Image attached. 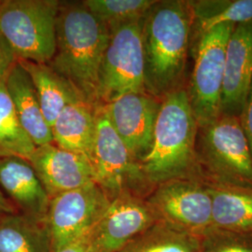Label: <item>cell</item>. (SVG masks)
<instances>
[{"instance_id": "obj_14", "label": "cell", "mask_w": 252, "mask_h": 252, "mask_svg": "<svg viewBox=\"0 0 252 252\" xmlns=\"http://www.w3.org/2000/svg\"><path fill=\"white\" fill-rule=\"evenodd\" d=\"M252 83V20L235 25L226 47L221 114L239 117Z\"/></svg>"}, {"instance_id": "obj_11", "label": "cell", "mask_w": 252, "mask_h": 252, "mask_svg": "<svg viewBox=\"0 0 252 252\" xmlns=\"http://www.w3.org/2000/svg\"><path fill=\"white\" fill-rule=\"evenodd\" d=\"M158 221L146 198L129 193L112 199L87 236V252H120Z\"/></svg>"}, {"instance_id": "obj_8", "label": "cell", "mask_w": 252, "mask_h": 252, "mask_svg": "<svg viewBox=\"0 0 252 252\" xmlns=\"http://www.w3.org/2000/svg\"><path fill=\"white\" fill-rule=\"evenodd\" d=\"M144 18L118 27L110 37L101 63L100 106L127 93L146 92L142 27Z\"/></svg>"}, {"instance_id": "obj_20", "label": "cell", "mask_w": 252, "mask_h": 252, "mask_svg": "<svg viewBox=\"0 0 252 252\" xmlns=\"http://www.w3.org/2000/svg\"><path fill=\"white\" fill-rule=\"evenodd\" d=\"M0 252H52L45 221L21 212L0 220Z\"/></svg>"}, {"instance_id": "obj_24", "label": "cell", "mask_w": 252, "mask_h": 252, "mask_svg": "<svg viewBox=\"0 0 252 252\" xmlns=\"http://www.w3.org/2000/svg\"><path fill=\"white\" fill-rule=\"evenodd\" d=\"M156 0H84L83 5L108 28L118 27L144 18Z\"/></svg>"}, {"instance_id": "obj_7", "label": "cell", "mask_w": 252, "mask_h": 252, "mask_svg": "<svg viewBox=\"0 0 252 252\" xmlns=\"http://www.w3.org/2000/svg\"><path fill=\"white\" fill-rule=\"evenodd\" d=\"M91 162L94 182L109 198L124 193L147 198L154 187L147 180L141 163L117 135L104 106L96 108V128Z\"/></svg>"}, {"instance_id": "obj_9", "label": "cell", "mask_w": 252, "mask_h": 252, "mask_svg": "<svg viewBox=\"0 0 252 252\" xmlns=\"http://www.w3.org/2000/svg\"><path fill=\"white\" fill-rule=\"evenodd\" d=\"M111 199L95 182L51 199L46 217L52 252H62L90 234Z\"/></svg>"}, {"instance_id": "obj_23", "label": "cell", "mask_w": 252, "mask_h": 252, "mask_svg": "<svg viewBox=\"0 0 252 252\" xmlns=\"http://www.w3.org/2000/svg\"><path fill=\"white\" fill-rule=\"evenodd\" d=\"M35 149L20 124L5 80L0 81V158L14 156L29 161Z\"/></svg>"}, {"instance_id": "obj_13", "label": "cell", "mask_w": 252, "mask_h": 252, "mask_svg": "<svg viewBox=\"0 0 252 252\" xmlns=\"http://www.w3.org/2000/svg\"><path fill=\"white\" fill-rule=\"evenodd\" d=\"M29 162L50 199L94 182L90 160L52 144L36 147Z\"/></svg>"}, {"instance_id": "obj_16", "label": "cell", "mask_w": 252, "mask_h": 252, "mask_svg": "<svg viewBox=\"0 0 252 252\" xmlns=\"http://www.w3.org/2000/svg\"><path fill=\"white\" fill-rule=\"evenodd\" d=\"M5 84L20 124L35 146L54 143L52 128L43 116L34 83L18 61L7 75Z\"/></svg>"}, {"instance_id": "obj_3", "label": "cell", "mask_w": 252, "mask_h": 252, "mask_svg": "<svg viewBox=\"0 0 252 252\" xmlns=\"http://www.w3.org/2000/svg\"><path fill=\"white\" fill-rule=\"evenodd\" d=\"M198 129L186 86L162 100L152 147L140 162L147 180L154 188L175 179L201 180L195 153Z\"/></svg>"}, {"instance_id": "obj_21", "label": "cell", "mask_w": 252, "mask_h": 252, "mask_svg": "<svg viewBox=\"0 0 252 252\" xmlns=\"http://www.w3.org/2000/svg\"><path fill=\"white\" fill-rule=\"evenodd\" d=\"M189 5L192 16L190 45L217 26L252 20V0H189Z\"/></svg>"}, {"instance_id": "obj_27", "label": "cell", "mask_w": 252, "mask_h": 252, "mask_svg": "<svg viewBox=\"0 0 252 252\" xmlns=\"http://www.w3.org/2000/svg\"><path fill=\"white\" fill-rule=\"evenodd\" d=\"M239 119L252 156V83Z\"/></svg>"}, {"instance_id": "obj_15", "label": "cell", "mask_w": 252, "mask_h": 252, "mask_svg": "<svg viewBox=\"0 0 252 252\" xmlns=\"http://www.w3.org/2000/svg\"><path fill=\"white\" fill-rule=\"evenodd\" d=\"M0 189L19 212L45 221L51 199L29 161L14 156L0 158Z\"/></svg>"}, {"instance_id": "obj_10", "label": "cell", "mask_w": 252, "mask_h": 252, "mask_svg": "<svg viewBox=\"0 0 252 252\" xmlns=\"http://www.w3.org/2000/svg\"><path fill=\"white\" fill-rule=\"evenodd\" d=\"M158 220L188 234L203 236L213 229L212 200L207 184L175 179L155 186L146 198Z\"/></svg>"}, {"instance_id": "obj_19", "label": "cell", "mask_w": 252, "mask_h": 252, "mask_svg": "<svg viewBox=\"0 0 252 252\" xmlns=\"http://www.w3.org/2000/svg\"><path fill=\"white\" fill-rule=\"evenodd\" d=\"M18 62L32 79L43 116L51 128L63 108L83 99L72 84L55 72L48 63L23 60Z\"/></svg>"}, {"instance_id": "obj_12", "label": "cell", "mask_w": 252, "mask_h": 252, "mask_svg": "<svg viewBox=\"0 0 252 252\" xmlns=\"http://www.w3.org/2000/svg\"><path fill=\"white\" fill-rule=\"evenodd\" d=\"M162 100L147 92L127 93L103 105L110 125L137 161L150 152Z\"/></svg>"}, {"instance_id": "obj_25", "label": "cell", "mask_w": 252, "mask_h": 252, "mask_svg": "<svg viewBox=\"0 0 252 252\" xmlns=\"http://www.w3.org/2000/svg\"><path fill=\"white\" fill-rule=\"evenodd\" d=\"M200 252H252V234L211 229L202 236Z\"/></svg>"}, {"instance_id": "obj_2", "label": "cell", "mask_w": 252, "mask_h": 252, "mask_svg": "<svg viewBox=\"0 0 252 252\" xmlns=\"http://www.w3.org/2000/svg\"><path fill=\"white\" fill-rule=\"evenodd\" d=\"M109 37V30L82 1H60L56 47L48 64L95 108L100 106V67Z\"/></svg>"}, {"instance_id": "obj_18", "label": "cell", "mask_w": 252, "mask_h": 252, "mask_svg": "<svg viewBox=\"0 0 252 252\" xmlns=\"http://www.w3.org/2000/svg\"><path fill=\"white\" fill-rule=\"evenodd\" d=\"M212 200V221L217 230L252 234V189L207 184Z\"/></svg>"}, {"instance_id": "obj_4", "label": "cell", "mask_w": 252, "mask_h": 252, "mask_svg": "<svg viewBox=\"0 0 252 252\" xmlns=\"http://www.w3.org/2000/svg\"><path fill=\"white\" fill-rule=\"evenodd\" d=\"M196 162L206 184L252 189V156L240 119L220 114L199 127Z\"/></svg>"}, {"instance_id": "obj_6", "label": "cell", "mask_w": 252, "mask_h": 252, "mask_svg": "<svg viewBox=\"0 0 252 252\" xmlns=\"http://www.w3.org/2000/svg\"><path fill=\"white\" fill-rule=\"evenodd\" d=\"M234 26L223 24L213 27L189 48L194 63L186 81V91L199 127L207 126L221 114L226 47Z\"/></svg>"}, {"instance_id": "obj_28", "label": "cell", "mask_w": 252, "mask_h": 252, "mask_svg": "<svg viewBox=\"0 0 252 252\" xmlns=\"http://www.w3.org/2000/svg\"><path fill=\"white\" fill-rule=\"evenodd\" d=\"M19 212L18 209L12 204L6 194L0 189V220L5 217Z\"/></svg>"}, {"instance_id": "obj_29", "label": "cell", "mask_w": 252, "mask_h": 252, "mask_svg": "<svg viewBox=\"0 0 252 252\" xmlns=\"http://www.w3.org/2000/svg\"><path fill=\"white\" fill-rule=\"evenodd\" d=\"M88 236V235H87ZM87 236L82 238L79 242L66 248L60 252H87Z\"/></svg>"}, {"instance_id": "obj_5", "label": "cell", "mask_w": 252, "mask_h": 252, "mask_svg": "<svg viewBox=\"0 0 252 252\" xmlns=\"http://www.w3.org/2000/svg\"><path fill=\"white\" fill-rule=\"evenodd\" d=\"M58 0L0 1V34L17 60L48 63L56 47Z\"/></svg>"}, {"instance_id": "obj_26", "label": "cell", "mask_w": 252, "mask_h": 252, "mask_svg": "<svg viewBox=\"0 0 252 252\" xmlns=\"http://www.w3.org/2000/svg\"><path fill=\"white\" fill-rule=\"evenodd\" d=\"M18 60L7 40L0 34V81H4Z\"/></svg>"}, {"instance_id": "obj_17", "label": "cell", "mask_w": 252, "mask_h": 252, "mask_svg": "<svg viewBox=\"0 0 252 252\" xmlns=\"http://www.w3.org/2000/svg\"><path fill=\"white\" fill-rule=\"evenodd\" d=\"M96 128V108L81 99L63 108L52 126L54 143L91 161Z\"/></svg>"}, {"instance_id": "obj_1", "label": "cell", "mask_w": 252, "mask_h": 252, "mask_svg": "<svg viewBox=\"0 0 252 252\" xmlns=\"http://www.w3.org/2000/svg\"><path fill=\"white\" fill-rule=\"evenodd\" d=\"M191 23L189 0H156L144 17L145 91L158 99L186 86Z\"/></svg>"}, {"instance_id": "obj_22", "label": "cell", "mask_w": 252, "mask_h": 252, "mask_svg": "<svg viewBox=\"0 0 252 252\" xmlns=\"http://www.w3.org/2000/svg\"><path fill=\"white\" fill-rule=\"evenodd\" d=\"M202 237L158 220L120 252H200Z\"/></svg>"}]
</instances>
